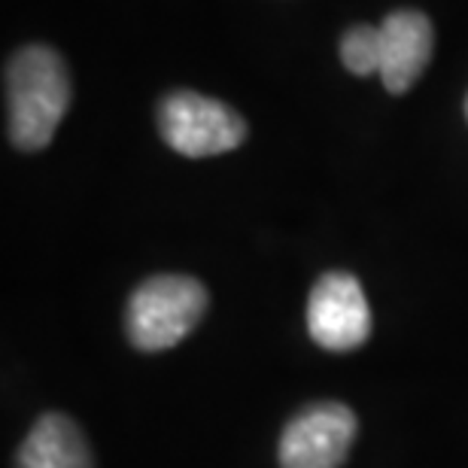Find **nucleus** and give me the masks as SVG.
<instances>
[{"mask_svg": "<svg viewBox=\"0 0 468 468\" xmlns=\"http://www.w3.org/2000/svg\"><path fill=\"white\" fill-rule=\"evenodd\" d=\"M70 107L68 64L49 46H25L6 64V116L9 140L25 153H40L52 144Z\"/></svg>", "mask_w": 468, "mask_h": 468, "instance_id": "nucleus-1", "label": "nucleus"}, {"mask_svg": "<svg viewBox=\"0 0 468 468\" xmlns=\"http://www.w3.org/2000/svg\"><path fill=\"white\" fill-rule=\"evenodd\" d=\"M210 295L204 283L186 274H158L128 298V338L137 350L162 353L176 347L201 323Z\"/></svg>", "mask_w": 468, "mask_h": 468, "instance_id": "nucleus-2", "label": "nucleus"}, {"mask_svg": "<svg viewBox=\"0 0 468 468\" xmlns=\"http://www.w3.org/2000/svg\"><path fill=\"white\" fill-rule=\"evenodd\" d=\"M158 134L174 153L207 158L238 149L247 140V122L229 104L198 91H171L158 104Z\"/></svg>", "mask_w": 468, "mask_h": 468, "instance_id": "nucleus-3", "label": "nucleus"}, {"mask_svg": "<svg viewBox=\"0 0 468 468\" xmlns=\"http://www.w3.org/2000/svg\"><path fill=\"white\" fill-rule=\"evenodd\" d=\"M307 332L323 350L350 353L371 335V307L362 283L347 271H329L307 298Z\"/></svg>", "mask_w": 468, "mask_h": 468, "instance_id": "nucleus-4", "label": "nucleus"}, {"mask_svg": "<svg viewBox=\"0 0 468 468\" xmlns=\"http://www.w3.org/2000/svg\"><path fill=\"white\" fill-rule=\"evenodd\" d=\"M356 429V414L341 401L304 408L280 435V468H341L353 447Z\"/></svg>", "mask_w": 468, "mask_h": 468, "instance_id": "nucleus-5", "label": "nucleus"}, {"mask_svg": "<svg viewBox=\"0 0 468 468\" xmlns=\"http://www.w3.org/2000/svg\"><path fill=\"white\" fill-rule=\"evenodd\" d=\"M432 58V22L417 9H399L380 25V80L401 95L420 80Z\"/></svg>", "mask_w": 468, "mask_h": 468, "instance_id": "nucleus-6", "label": "nucleus"}, {"mask_svg": "<svg viewBox=\"0 0 468 468\" xmlns=\"http://www.w3.org/2000/svg\"><path fill=\"white\" fill-rule=\"evenodd\" d=\"M18 468H95L86 435L68 414H43L18 447Z\"/></svg>", "mask_w": 468, "mask_h": 468, "instance_id": "nucleus-7", "label": "nucleus"}, {"mask_svg": "<svg viewBox=\"0 0 468 468\" xmlns=\"http://www.w3.org/2000/svg\"><path fill=\"white\" fill-rule=\"evenodd\" d=\"M341 61L356 77L380 73V25H353L341 37Z\"/></svg>", "mask_w": 468, "mask_h": 468, "instance_id": "nucleus-8", "label": "nucleus"}, {"mask_svg": "<svg viewBox=\"0 0 468 468\" xmlns=\"http://www.w3.org/2000/svg\"><path fill=\"white\" fill-rule=\"evenodd\" d=\"M465 116H468V101H465Z\"/></svg>", "mask_w": 468, "mask_h": 468, "instance_id": "nucleus-9", "label": "nucleus"}]
</instances>
